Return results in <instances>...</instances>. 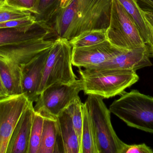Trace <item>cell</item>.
I'll return each mask as SVG.
<instances>
[{"label":"cell","instance_id":"6da1fadb","mask_svg":"<svg viewBox=\"0 0 153 153\" xmlns=\"http://www.w3.org/2000/svg\"><path fill=\"white\" fill-rule=\"evenodd\" d=\"M112 0H72L51 23L58 37L72 40L83 32L108 29Z\"/></svg>","mask_w":153,"mask_h":153},{"label":"cell","instance_id":"7a4b0ae2","mask_svg":"<svg viewBox=\"0 0 153 153\" xmlns=\"http://www.w3.org/2000/svg\"><path fill=\"white\" fill-rule=\"evenodd\" d=\"M57 38L53 31L37 38L0 46V74L8 96L22 94V66L52 47Z\"/></svg>","mask_w":153,"mask_h":153},{"label":"cell","instance_id":"3957f363","mask_svg":"<svg viewBox=\"0 0 153 153\" xmlns=\"http://www.w3.org/2000/svg\"><path fill=\"white\" fill-rule=\"evenodd\" d=\"M78 72L84 94L96 95L103 99L120 95L139 80L136 71L133 70L94 71L79 68Z\"/></svg>","mask_w":153,"mask_h":153},{"label":"cell","instance_id":"277c9868","mask_svg":"<svg viewBox=\"0 0 153 153\" xmlns=\"http://www.w3.org/2000/svg\"><path fill=\"white\" fill-rule=\"evenodd\" d=\"M110 106L112 114L128 126L153 134V98L137 90L120 94Z\"/></svg>","mask_w":153,"mask_h":153},{"label":"cell","instance_id":"5b68a950","mask_svg":"<svg viewBox=\"0 0 153 153\" xmlns=\"http://www.w3.org/2000/svg\"><path fill=\"white\" fill-rule=\"evenodd\" d=\"M103 99L100 96L88 95L85 102L91 118L99 153H121L126 143L115 132L111 112Z\"/></svg>","mask_w":153,"mask_h":153},{"label":"cell","instance_id":"8992f818","mask_svg":"<svg viewBox=\"0 0 153 153\" xmlns=\"http://www.w3.org/2000/svg\"><path fill=\"white\" fill-rule=\"evenodd\" d=\"M72 47L67 40L58 37L50 49L39 90V95L56 83L69 84L76 80L72 67Z\"/></svg>","mask_w":153,"mask_h":153},{"label":"cell","instance_id":"52a82bcc","mask_svg":"<svg viewBox=\"0 0 153 153\" xmlns=\"http://www.w3.org/2000/svg\"><path fill=\"white\" fill-rule=\"evenodd\" d=\"M107 40L121 49L131 50L146 46L134 22L118 0H112Z\"/></svg>","mask_w":153,"mask_h":153},{"label":"cell","instance_id":"ba28073f","mask_svg":"<svg viewBox=\"0 0 153 153\" xmlns=\"http://www.w3.org/2000/svg\"><path fill=\"white\" fill-rule=\"evenodd\" d=\"M81 79L69 84L56 83L40 93L34 107L36 113L44 117L56 118L82 91Z\"/></svg>","mask_w":153,"mask_h":153},{"label":"cell","instance_id":"9c48e42d","mask_svg":"<svg viewBox=\"0 0 153 153\" xmlns=\"http://www.w3.org/2000/svg\"><path fill=\"white\" fill-rule=\"evenodd\" d=\"M30 102L23 93L0 100V153H6L12 134Z\"/></svg>","mask_w":153,"mask_h":153},{"label":"cell","instance_id":"30bf717a","mask_svg":"<svg viewBox=\"0 0 153 153\" xmlns=\"http://www.w3.org/2000/svg\"><path fill=\"white\" fill-rule=\"evenodd\" d=\"M124 50L112 45L108 40L89 46L72 48L73 65L88 68L99 65Z\"/></svg>","mask_w":153,"mask_h":153},{"label":"cell","instance_id":"8fae6325","mask_svg":"<svg viewBox=\"0 0 153 153\" xmlns=\"http://www.w3.org/2000/svg\"><path fill=\"white\" fill-rule=\"evenodd\" d=\"M147 45L131 50H124L99 65L85 69L94 71L104 70H133L152 66Z\"/></svg>","mask_w":153,"mask_h":153},{"label":"cell","instance_id":"7c38bea8","mask_svg":"<svg viewBox=\"0 0 153 153\" xmlns=\"http://www.w3.org/2000/svg\"><path fill=\"white\" fill-rule=\"evenodd\" d=\"M50 48L45 50L30 62L22 66L21 75L22 93L30 102H36L43 77L46 61Z\"/></svg>","mask_w":153,"mask_h":153},{"label":"cell","instance_id":"4fadbf2b","mask_svg":"<svg viewBox=\"0 0 153 153\" xmlns=\"http://www.w3.org/2000/svg\"><path fill=\"white\" fill-rule=\"evenodd\" d=\"M33 102L22 113L9 141L6 153H28L30 131L35 116Z\"/></svg>","mask_w":153,"mask_h":153},{"label":"cell","instance_id":"5bb4252c","mask_svg":"<svg viewBox=\"0 0 153 153\" xmlns=\"http://www.w3.org/2000/svg\"><path fill=\"white\" fill-rule=\"evenodd\" d=\"M55 31L49 24L37 22L29 30L15 28H0V46L40 37Z\"/></svg>","mask_w":153,"mask_h":153},{"label":"cell","instance_id":"9a60e30c","mask_svg":"<svg viewBox=\"0 0 153 153\" xmlns=\"http://www.w3.org/2000/svg\"><path fill=\"white\" fill-rule=\"evenodd\" d=\"M56 118L64 153H80V141L69 113L64 110Z\"/></svg>","mask_w":153,"mask_h":153},{"label":"cell","instance_id":"2e32d148","mask_svg":"<svg viewBox=\"0 0 153 153\" xmlns=\"http://www.w3.org/2000/svg\"><path fill=\"white\" fill-rule=\"evenodd\" d=\"M83 123L80 153H99L91 118L85 103L82 104Z\"/></svg>","mask_w":153,"mask_h":153},{"label":"cell","instance_id":"e0dca14e","mask_svg":"<svg viewBox=\"0 0 153 153\" xmlns=\"http://www.w3.org/2000/svg\"><path fill=\"white\" fill-rule=\"evenodd\" d=\"M58 135L59 133L56 118H45L42 136L38 153H56Z\"/></svg>","mask_w":153,"mask_h":153},{"label":"cell","instance_id":"ac0fdd59","mask_svg":"<svg viewBox=\"0 0 153 153\" xmlns=\"http://www.w3.org/2000/svg\"><path fill=\"white\" fill-rule=\"evenodd\" d=\"M62 0H38L32 13L37 22L51 26L52 22L61 9Z\"/></svg>","mask_w":153,"mask_h":153},{"label":"cell","instance_id":"d6986e66","mask_svg":"<svg viewBox=\"0 0 153 153\" xmlns=\"http://www.w3.org/2000/svg\"><path fill=\"white\" fill-rule=\"evenodd\" d=\"M123 5L139 30L146 45L150 41V33L147 27L143 10L135 0H118Z\"/></svg>","mask_w":153,"mask_h":153},{"label":"cell","instance_id":"ffe728a7","mask_svg":"<svg viewBox=\"0 0 153 153\" xmlns=\"http://www.w3.org/2000/svg\"><path fill=\"white\" fill-rule=\"evenodd\" d=\"M107 30H93L83 32L69 41L72 48L89 46L107 40Z\"/></svg>","mask_w":153,"mask_h":153},{"label":"cell","instance_id":"44dd1931","mask_svg":"<svg viewBox=\"0 0 153 153\" xmlns=\"http://www.w3.org/2000/svg\"><path fill=\"white\" fill-rule=\"evenodd\" d=\"M45 118L35 112L30 131L28 153H38L42 136Z\"/></svg>","mask_w":153,"mask_h":153},{"label":"cell","instance_id":"7402d4cb","mask_svg":"<svg viewBox=\"0 0 153 153\" xmlns=\"http://www.w3.org/2000/svg\"><path fill=\"white\" fill-rule=\"evenodd\" d=\"M82 104V102L78 96L65 109L71 118L73 124L80 141V145L83 123Z\"/></svg>","mask_w":153,"mask_h":153},{"label":"cell","instance_id":"603a6c76","mask_svg":"<svg viewBox=\"0 0 153 153\" xmlns=\"http://www.w3.org/2000/svg\"><path fill=\"white\" fill-rule=\"evenodd\" d=\"M30 11L17 8L6 3L0 4V23L32 16Z\"/></svg>","mask_w":153,"mask_h":153},{"label":"cell","instance_id":"cb8c5ba5","mask_svg":"<svg viewBox=\"0 0 153 153\" xmlns=\"http://www.w3.org/2000/svg\"><path fill=\"white\" fill-rule=\"evenodd\" d=\"M36 22V19L34 15H32L30 17L12 20L0 23V28H15L29 30L32 28Z\"/></svg>","mask_w":153,"mask_h":153},{"label":"cell","instance_id":"d4e9b609","mask_svg":"<svg viewBox=\"0 0 153 153\" xmlns=\"http://www.w3.org/2000/svg\"><path fill=\"white\" fill-rule=\"evenodd\" d=\"M152 149L146 144L128 145L125 144L121 153H153Z\"/></svg>","mask_w":153,"mask_h":153},{"label":"cell","instance_id":"484cf974","mask_svg":"<svg viewBox=\"0 0 153 153\" xmlns=\"http://www.w3.org/2000/svg\"><path fill=\"white\" fill-rule=\"evenodd\" d=\"M37 1L38 0H6L5 3L11 6L28 10L32 12L36 5Z\"/></svg>","mask_w":153,"mask_h":153},{"label":"cell","instance_id":"4316f807","mask_svg":"<svg viewBox=\"0 0 153 153\" xmlns=\"http://www.w3.org/2000/svg\"><path fill=\"white\" fill-rule=\"evenodd\" d=\"M146 22L150 33V41L147 45L151 56L153 57V12L143 11Z\"/></svg>","mask_w":153,"mask_h":153},{"label":"cell","instance_id":"83f0119b","mask_svg":"<svg viewBox=\"0 0 153 153\" xmlns=\"http://www.w3.org/2000/svg\"><path fill=\"white\" fill-rule=\"evenodd\" d=\"M143 11L153 12V0H135Z\"/></svg>","mask_w":153,"mask_h":153},{"label":"cell","instance_id":"f1b7e54d","mask_svg":"<svg viewBox=\"0 0 153 153\" xmlns=\"http://www.w3.org/2000/svg\"><path fill=\"white\" fill-rule=\"evenodd\" d=\"M8 97L9 96H8V94L6 92L0 74V100L3 99Z\"/></svg>","mask_w":153,"mask_h":153},{"label":"cell","instance_id":"f546056e","mask_svg":"<svg viewBox=\"0 0 153 153\" xmlns=\"http://www.w3.org/2000/svg\"><path fill=\"white\" fill-rule=\"evenodd\" d=\"M72 0H62L61 8H65L69 5Z\"/></svg>","mask_w":153,"mask_h":153},{"label":"cell","instance_id":"4dcf8cb0","mask_svg":"<svg viewBox=\"0 0 153 153\" xmlns=\"http://www.w3.org/2000/svg\"><path fill=\"white\" fill-rule=\"evenodd\" d=\"M6 0H0V4H1L4 3L5 2Z\"/></svg>","mask_w":153,"mask_h":153}]
</instances>
